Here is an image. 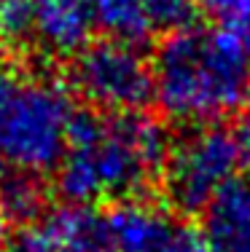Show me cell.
<instances>
[{
    "instance_id": "1",
    "label": "cell",
    "mask_w": 250,
    "mask_h": 252,
    "mask_svg": "<svg viewBox=\"0 0 250 252\" xmlns=\"http://www.w3.org/2000/svg\"><path fill=\"white\" fill-rule=\"evenodd\" d=\"M170 137L143 113H78L57 166V190L68 204H92L135 193L162 177Z\"/></svg>"
},
{
    "instance_id": "2",
    "label": "cell",
    "mask_w": 250,
    "mask_h": 252,
    "mask_svg": "<svg viewBox=\"0 0 250 252\" xmlns=\"http://www.w3.org/2000/svg\"><path fill=\"white\" fill-rule=\"evenodd\" d=\"M153 99L170 121L213 126L250 105V57L229 30L186 27L151 59Z\"/></svg>"
},
{
    "instance_id": "3",
    "label": "cell",
    "mask_w": 250,
    "mask_h": 252,
    "mask_svg": "<svg viewBox=\"0 0 250 252\" xmlns=\"http://www.w3.org/2000/svg\"><path fill=\"white\" fill-rule=\"evenodd\" d=\"M75 110L62 83L43 75L0 83V161L43 175L59 166Z\"/></svg>"
},
{
    "instance_id": "4",
    "label": "cell",
    "mask_w": 250,
    "mask_h": 252,
    "mask_svg": "<svg viewBox=\"0 0 250 252\" xmlns=\"http://www.w3.org/2000/svg\"><path fill=\"white\" fill-rule=\"evenodd\" d=\"M248 161L245 134L231 126H196L175 140L167 153L162 183L167 201L178 212H205L218 193L240 180Z\"/></svg>"
},
{
    "instance_id": "5",
    "label": "cell",
    "mask_w": 250,
    "mask_h": 252,
    "mask_svg": "<svg viewBox=\"0 0 250 252\" xmlns=\"http://www.w3.org/2000/svg\"><path fill=\"white\" fill-rule=\"evenodd\" d=\"M70 86L103 113H143L153 99V70L138 46L89 40L70 62Z\"/></svg>"
},
{
    "instance_id": "6",
    "label": "cell",
    "mask_w": 250,
    "mask_h": 252,
    "mask_svg": "<svg viewBox=\"0 0 250 252\" xmlns=\"http://www.w3.org/2000/svg\"><path fill=\"white\" fill-rule=\"evenodd\" d=\"M108 228L113 252H210L202 231L156 201H118Z\"/></svg>"
},
{
    "instance_id": "7",
    "label": "cell",
    "mask_w": 250,
    "mask_h": 252,
    "mask_svg": "<svg viewBox=\"0 0 250 252\" xmlns=\"http://www.w3.org/2000/svg\"><path fill=\"white\" fill-rule=\"evenodd\" d=\"M14 252H113L108 218L86 204H59L22 225Z\"/></svg>"
},
{
    "instance_id": "8",
    "label": "cell",
    "mask_w": 250,
    "mask_h": 252,
    "mask_svg": "<svg viewBox=\"0 0 250 252\" xmlns=\"http://www.w3.org/2000/svg\"><path fill=\"white\" fill-rule=\"evenodd\" d=\"M33 5V43L49 57L73 59L83 46L94 22L89 0H30Z\"/></svg>"
},
{
    "instance_id": "9",
    "label": "cell",
    "mask_w": 250,
    "mask_h": 252,
    "mask_svg": "<svg viewBox=\"0 0 250 252\" xmlns=\"http://www.w3.org/2000/svg\"><path fill=\"white\" fill-rule=\"evenodd\" d=\"M210 252H250V180H234L202 212Z\"/></svg>"
},
{
    "instance_id": "10",
    "label": "cell",
    "mask_w": 250,
    "mask_h": 252,
    "mask_svg": "<svg viewBox=\"0 0 250 252\" xmlns=\"http://www.w3.org/2000/svg\"><path fill=\"white\" fill-rule=\"evenodd\" d=\"M0 204L11 223H33L35 218L46 212V188L38 180V175L27 172H14L0 183Z\"/></svg>"
},
{
    "instance_id": "11",
    "label": "cell",
    "mask_w": 250,
    "mask_h": 252,
    "mask_svg": "<svg viewBox=\"0 0 250 252\" xmlns=\"http://www.w3.org/2000/svg\"><path fill=\"white\" fill-rule=\"evenodd\" d=\"M138 3L151 32H164V38L186 27H194V19L199 14L196 0H138Z\"/></svg>"
},
{
    "instance_id": "12",
    "label": "cell",
    "mask_w": 250,
    "mask_h": 252,
    "mask_svg": "<svg viewBox=\"0 0 250 252\" xmlns=\"http://www.w3.org/2000/svg\"><path fill=\"white\" fill-rule=\"evenodd\" d=\"M0 43H33V5H30V0H0Z\"/></svg>"
},
{
    "instance_id": "13",
    "label": "cell",
    "mask_w": 250,
    "mask_h": 252,
    "mask_svg": "<svg viewBox=\"0 0 250 252\" xmlns=\"http://www.w3.org/2000/svg\"><path fill=\"white\" fill-rule=\"evenodd\" d=\"M229 32L237 38V43L245 49V54L250 57V0H242L240 8L231 14V19L226 22Z\"/></svg>"
},
{
    "instance_id": "14",
    "label": "cell",
    "mask_w": 250,
    "mask_h": 252,
    "mask_svg": "<svg viewBox=\"0 0 250 252\" xmlns=\"http://www.w3.org/2000/svg\"><path fill=\"white\" fill-rule=\"evenodd\" d=\"M240 3H242V0H196L199 11H205L207 16H213V19L223 22V25L231 19V14L240 8Z\"/></svg>"
},
{
    "instance_id": "15",
    "label": "cell",
    "mask_w": 250,
    "mask_h": 252,
    "mask_svg": "<svg viewBox=\"0 0 250 252\" xmlns=\"http://www.w3.org/2000/svg\"><path fill=\"white\" fill-rule=\"evenodd\" d=\"M11 242V218L5 215L3 204H0V250Z\"/></svg>"
},
{
    "instance_id": "16",
    "label": "cell",
    "mask_w": 250,
    "mask_h": 252,
    "mask_svg": "<svg viewBox=\"0 0 250 252\" xmlns=\"http://www.w3.org/2000/svg\"><path fill=\"white\" fill-rule=\"evenodd\" d=\"M3 70H5V46L0 43V83L5 81V78H3Z\"/></svg>"
},
{
    "instance_id": "17",
    "label": "cell",
    "mask_w": 250,
    "mask_h": 252,
    "mask_svg": "<svg viewBox=\"0 0 250 252\" xmlns=\"http://www.w3.org/2000/svg\"><path fill=\"white\" fill-rule=\"evenodd\" d=\"M245 134V151H248V164H250V126H248V131H242Z\"/></svg>"
},
{
    "instance_id": "18",
    "label": "cell",
    "mask_w": 250,
    "mask_h": 252,
    "mask_svg": "<svg viewBox=\"0 0 250 252\" xmlns=\"http://www.w3.org/2000/svg\"><path fill=\"white\" fill-rule=\"evenodd\" d=\"M89 3H92V5H94V3H97V0H89Z\"/></svg>"
},
{
    "instance_id": "19",
    "label": "cell",
    "mask_w": 250,
    "mask_h": 252,
    "mask_svg": "<svg viewBox=\"0 0 250 252\" xmlns=\"http://www.w3.org/2000/svg\"><path fill=\"white\" fill-rule=\"evenodd\" d=\"M0 166H3V161H0Z\"/></svg>"
}]
</instances>
